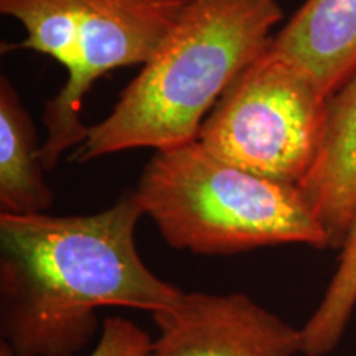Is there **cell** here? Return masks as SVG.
<instances>
[{
	"instance_id": "6da1fadb",
	"label": "cell",
	"mask_w": 356,
	"mask_h": 356,
	"mask_svg": "<svg viewBox=\"0 0 356 356\" xmlns=\"http://www.w3.org/2000/svg\"><path fill=\"white\" fill-rule=\"evenodd\" d=\"M144 211L134 191L92 215L0 213V335L15 356H76L99 327L97 309L150 314L184 291L147 267L136 244Z\"/></svg>"
},
{
	"instance_id": "7a4b0ae2",
	"label": "cell",
	"mask_w": 356,
	"mask_h": 356,
	"mask_svg": "<svg viewBox=\"0 0 356 356\" xmlns=\"http://www.w3.org/2000/svg\"><path fill=\"white\" fill-rule=\"evenodd\" d=\"M280 20L277 0H188L162 47L71 159L83 163L197 140L216 102L267 50Z\"/></svg>"
},
{
	"instance_id": "3957f363",
	"label": "cell",
	"mask_w": 356,
	"mask_h": 356,
	"mask_svg": "<svg viewBox=\"0 0 356 356\" xmlns=\"http://www.w3.org/2000/svg\"><path fill=\"white\" fill-rule=\"evenodd\" d=\"M132 191L177 251L231 256L282 244L330 249L299 186L222 162L198 140L155 150Z\"/></svg>"
},
{
	"instance_id": "277c9868",
	"label": "cell",
	"mask_w": 356,
	"mask_h": 356,
	"mask_svg": "<svg viewBox=\"0 0 356 356\" xmlns=\"http://www.w3.org/2000/svg\"><path fill=\"white\" fill-rule=\"evenodd\" d=\"M188 0H0V12L19 20V48L51 56L68 79L47 102L42 160L55 170L61 155L88 137L83 99L97 79L126 66L145 65L162 47Z\"/></svg>"
},
{
	"instance_id": "5b68a950",
	"label": "cell",
	"mask_w": 356,
	"mask_h": 356,
	"mask_svg": "<svg viewBox=\"0 0 356 356\" xmlns=\"http://www.w3.org/2000/svg\"><path fill=\"white\" fill-rule=\"evenodd\" d=\"M328 101L317 78L270 42L216 102L197 140L222 162L299 185L322 147Z\"/></svg>"
},
{
	"instance_id": "8992f818",
	"label": "cell",
	"mask_w": 356,
	"mask_h": 356,
	"mask_svg": "<svg viewBox=\"0 0 356 356\" xmlns=\"http://www.w3.org/2000/svg\"><path fill=\"white\" fill-rule=\"evenodd\" d=\"M152 320L159 337L147 356H296L304 350L302 328L241 292H185Z\"/></svg>"
},
{
	"instance_id": "52a82bcc",
	"label": "cell",
	"mask_w": 356,
	"mask_h": 356,
	"mask_svg": "<svg viewBox=\"0 0 356 356\" xmlns=\"http://www.w3.org/2000/svg\"><path fill=\"white\" fill-rule=\"evenodd\" d=\"M297 186L328 246L340 249L356 218V71L330 96L322 147Z\"/></svg>"
},
{
	"instance_id": "ba28073f",
	"label": "cell",
	"mask_w": 356,
	"mask_h": 356,
	"mask_svg": "<svg viewBox=\"0 0 356 356\" xmlns=\"http://www.w3.org/2000/svg\"><path fill=\"white\" fill-rule=\"evenodd\" d=\"M328 96L356 71V0H307L273 37Z\"/></svg>"
},
{
	"instance_id": "9c48e42d",
	"label": "cell",
	"mask_w": 356,
	"mask_h": 356,
	"mask_svg": "<svg viewBox=\"0 0 356 356\" xmlns=\"http://www.w3.org/2000/svg\"><path fill=\"white\" fill-rule=\"evenodd\" d=\"M42 144L19 92L7 76L0 78V213H48L55 195L47 180Z\"/></svg>"
},
{
	"instance_id": "30bf717a",
	"label": "cell",
	"mask_w": 356,
	"mask_h": 356,
	"mask_svg": "<svg viewBox=\"0 0 356 356\" xmlns=\"http://www.w3.org/2000/svg\"><path fill=\"white\" fill-rule=\"evenodd\" d=\"M338 256L337 270L317 309L302 327L305 356H327L340 345L356 309V218Z\"/></svg>"
},
{
	"instance_id": "8fae6325",
	"label": "cell",
	"mask_w": 356,
	"mask_h": 356,
	"mask_svg": "<svg viewBox=\"0 0 356 356\" xmlns=\"http://www.w3.org/2000/svg\"><path fill=\"white\" fill-rule=\"evenodd\" d=\"M152 338L131 320L106 318L101 327L99 341L88 356H147ZM0 356H15L10 346L0 343Z\"/></svg>"
}]
</instances>
